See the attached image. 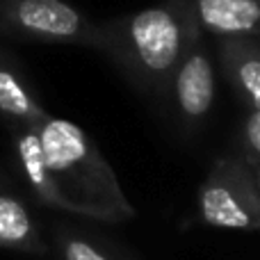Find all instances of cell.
<instances>
[{
  "instance_id": "1",
  "label": "cell",
  "mask_w": 260,
  "mask_h": 260,
  "mask_svg": "<svg viewBox=\"0 0 260 260\" xmlns=\"http://www.w3.org/2000/svg\"><path fill=\"white\" fill-rule=\"evenodd\" d=\"M41 153L55 194V210L119 224L137 215L112 165L78 123L46 117L37 126Z\"/></svg>"
},
{
  "instance_id": "2",
  "label": "cell",
  "mask_w": 260,
  "mask_h": 260,
  "mask_svg": "<svg viewBox=\"0 0 260 260\" xmlns=\"http://www.w3.org/2000/svg\"><path fill=\"white\" fill-rule=\"evenodd\" d=\"M192 23L187 3L162 0L160 5L99 23L96 50L110 57L135 89L165 105Z\"/></svg>"
},
{
  "instance_id": "3",
  "label": "cell",
  "mask_w": 260,
  "mask_h": 260,
  "mask_svg": "<svg viewBox=\"0 0 260 260\" xmlns=\"http://www.w3.org/2000/svg\"><path fill=\"white\" fill-rule=\"evenodd\" d=\"M197 210L206 226L253 233L260 229V176L231 151L224 153L199 185Z\"/></svg>"
},
{
  "instance_id": "4",
  "label": "cell",
  "mask_w": 260,
  "mask_h": 260,
  "mask_svg": "<svg viewBox=\"0 0 260 260\" xmlns=\"http://www.w3.org/2000/svg\"><path fill=\"white\" fill-rule=\"evenodd\" d=\"M0 35L96 48L99 23L67 0H0Z\"/></svg>"
},
{
  "instance_id": "5",
  "label": "cell",
  "mask_w": 260,
  "mask_h": 260,
  "mask_svg": "<svg viewBox=\"0 0 260 260\" xmlns=\"http://www.w3.org/2000/svg\"><path fill=\"white\" fill-rule=\"evenodd\" d=\"M217 99L215 59L206 44V35L197 21L189 27L187 46L174 71L167 94V110L183 135L199 130L208 121Z\"/></svg>"
},
{
  "instance_id": "6",
  "label": "cell",
  "mask_w": 260,
  "mask_h": 260,
  "mask_svg": "<svg viewBox=\"0 0 260 260\" xmlns=\"http://www.w3.org/2000/svg\"><path fill=\"white\" fill-rule=\"evenodd\" d=\"M217 59L238 103L260 108V41L258 37L217 39Z\"/></svg>"
},
{
  "instance_id": "7",
  "label": "cell",
  "mask_w": 260,
  "mask_h": 260,
  "mask_svg": "<svg viewBox=\"0 0 260 260\" xmlns=\"http://www.w3.org/2000/svg\"><path fill=\"white\" fill-rule=\"evenodd\" d=\"M187 7L199 30L215 39L260 35L258 0H187Z\"/></svg>"
},
{
  "instance_id": "8",
  "label": "cell",
  "mask_w": 260,
  "mask_h": 260,
  "mask_svg": "<svg viewBox=\"0 0 260 260\" xmlns=\"http://www.w3.org/2000/svg\"><path fill=\"white\" fill-rule=\"evenodd\" d=\"M46 117L48 112L35 96L18 62L0 48V119L12 128H37Z\"/></svg>"
},
{
  "instance_id": "9",
  "label": "cell",
  "mask_w": 260,
  "mask_h": 260,
  "mask_svg": "<svg viewBox=\"0 0 260 260\" xmlns=\"http://www.w3.org/2000/svg\"><path fill=\"white\" fill-rule=\"evenodd\" d=\"M0 249L46 253V244L25 203L5 192H0Z\"/></svg>"
},
{
  "instance_id": "10",
  "label": "cell",
  "mask_w": 260,
  "mask_h": 260,
  "mask_svg": "<svg viewBox=\"0 0 260 260\" xmlns=\"http://www.w3.org/2000/svg\"><path fill=\"white\" fill-rule=\"evenodd\" d=\"M55 240H57L59 260H130L126 253H121L114 244L101 240L99 235L71 226H57Z\"/></svg>"
},
{
  "instance_id": "11",
  "label": "cell",
  "mask_w": 260,
  "mask_h": 260,
  "mask_svg": "<svg viewBox=\"0 0 260 260\" xmlns=\"http://www.w3.org/2000/svg\"><path fill=\"white\" fill-rule=\"evenodd\" d=\"M231 153L260 176V108H247L233 133Z\"/></svg>"
},
{
  "instance_id": "12",
  "label": "cell",
  "mask_w": 260,
  "mask_h": 260,
  "mask_svg": "<svg viewBox=\"0 0 260 260\" xmlns=\"http://www.w3.org/2000/svg\"><path fill=\"white\" fill-rule=\"evenodd\" d=\"M3 185H7V176H5L3 171H0V187H3Z\"/></svg>"
},
{
  "instance_id": "13",
  "label": "cell",
  "mask_w": 260,
  "mask_h": 260,
  "mask_svg": "<svg viewBox=\"0 0 260 260\" xmlns=\"http://www.w3.org/2000/svg\"><path fill=\"white\" fill-rule=\"evenodd\" d=\"M171 3H187V0H171Z\"/></svg>"
}]
</instances>
